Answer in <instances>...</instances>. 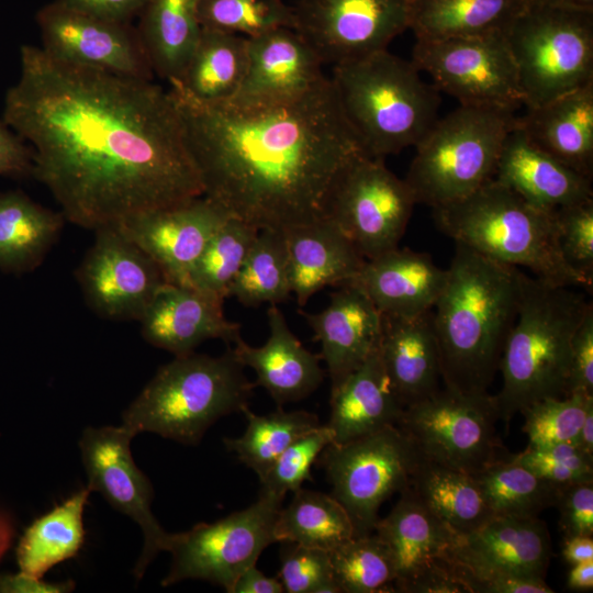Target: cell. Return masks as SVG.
Returning <instances> with one entry per match:
<instances>
[{"mask_svg": "<svg viewBox=\"0 0 593 593\" xmlns=\"http://www.w3.org/2000/svg\"><path fill=\"white\" fill-rule=\"evenodd\" d=\"M2 120L31 144L32 177L80 227L203 195L179 109L153 80L63 64L24 45Z\"/></svg>", "mask_w": 593, "mask_h": 593, "instance_id": "obj_1", "label": "cell"}, {"mask_svg": "<svg viewBox=\"0 0 593 593\" xmlns=\"http://www.w3.org/2000/svg\"><path fill=\"white\" fill-rule=\"evenodd\" d=\"M169 92L203 195L258 230L326 219L343 174L365 154L327 77L294 100L258 107Z\"/></svg>", "mask_w": 593, "mask_h": 593, "instance_id": "obj_2", "label": "cell"}, {"mask_svg": "<svg viewBox=\"0 0 593 593\" xmlns=\"http://www.w3.org/2000/svg\"><path fill=\"white\" fill-rule=\"evenodd\" d=\"M522 273L456 243L446 284L432 309L446 389L489 393L516 317Z\"/></svg>", "mask_w": 593, "mask_h": 593, "instance_id": "obj_3", "label": "cell"}, {"mask_svg": "<svg viewBox=\"0 0 593 593\" xmlns=\"http://www.w3.org/2000/svg\"><path fill=\"white\" fill-rule=\"evenodd\" d=\"M578 289L523 271L516 317L499 367L503 383L493 395L499 419L508 423L537 401L568 395L572 338L592 306Z\"/></svg>", "mask_w": 593, "mask_h": 593, "instance_id": "obj_4", "label": "cell"}, {"mask_svg": "<svg viewBox=\"0 0 593 593\" xmlns=\"http://www.w3.org/2000/svg\"><path fill=\"white\" fill-rule=\"evenodd\" d=\"M419 72L388 49L334 66L343 115L367 156L384 159L415 147L438 119V90Z\"/></svg>", "mask_w": 593, "mask_h": 593, "instance_id": "obj_5", "label": "cell"}, {"mask_svg": "<svg viewBox=\"0 0 593 593\" xmlns=\"http://www.w3.org/2000/svg\"><path fill=\"white\" fill-rule=\"evenodd\" d=\"M433 211L437 227L455 243L544 281L589 290L560 254L555 212L533 205L495 179Z\"/></svg>", "mask_w": 593, "mask_h": 593, "instance_id": "obj_6", "label": "cell"}, {"mask_svg": "<svg viewBox=\"0 0 593 593\" xmlns=\"http://www.w3.org/2000/svg\"><path fill=\"white\" fill-rule=\"evenodd\" d=\"M228 345L220 356H176L161 366L122 414L135 435L150 432L183 445H198L221 417L248 405L256 384Z\"/></svg>", "mask_w": 593, "mask_h": 593, "instance_id": "obj_7", "label": "cell"}, {"mask_svg": "<svg viewBox=\"0 0 593 593\" xmlns=\"http://www.w3.org/2000/svg\"><path fill=\"white\" fill-rule=\"evenodd\" d=\"M515 121L513 110L461 104L438 118L416 144L404 178L416 203L448 205L492 179Z\"/></svg>", "mask_w": 593, "mask_h": 593, "instance_id": "obj_8", "label": "cell"}, {"mask_svg": "<svg viewBox=\"0 0 593 593\" xmlns=\"http://www.w3.org/2000/svg\"><path fill=\"white\" fill-rule=\"evenodd\" d=\"M503 34L525 108L593 81V9L526 5Z\"/></svg>", "mask_w": 593, "mask_h": 593, "instance_id": "obj_9", "label": "cell"}, {"mask_svg": "<svg viewBox=\"0 0 593 593\" xmlns=\"http://www.w3.org/2000/svg\"><path fill=\"white\" fill-rule=\"evenodd\" d=\"M422 456L412 440L390 425L359 438L329 444L318 456L332 495L346 510L355 536L370 535L383 502L410 485Z\"/></svg>", "mask_w": 593, "mask_h": 593, "instance_id": "obj_10", "label": "cell"}, {"mask_svg": "<svg viewBox=\"0 0 593 593\" xmlns=\"http://www.w3.org/2000/svg\"><path fill=\"white\" fill-rule=\"evenodd\" d=\"M493 395L463 394L443 387L404 407L396 426L423 459L475 474L506 456L496 434Z\"/></svg>", "mask_w": 593, "mask_h": 593, "instance_id": "obj_11", "label": "cell"}, {"mask_svg": "<svg viewBox=\"0 0 593 593\" xmlns=\"http://www.w3.org/2000/svg\"><path fill=\"white\" fill-rule=\"evenodd\" d=\"M283 499L258 495L248 507L214 522L172 534L171 566L161 585L203 580L231 593L237 578L255 566L262 551L277 542L273 526Z\"/></svg>", "mask_w": 593, "mask_h": 593, "instance_id": "obj_12", "label": "cell"}, {"mask_svg": "<svg viewBox=\"0 0 593 593\" xmlns=\"http://www.w3.org/2000/svg\"><path fill=\"white\" fill-rule=\"evenodd\" d=\"M412 61L427 72L437 90L461 105L515 111L523 94L511 49L503 32L416 41Z\"/></svg>", "mask_w": 593, "mask_h": 593, "instance_id": "obj_13", "label": "cell"}, {"mask_svg": "<svg viewBox=\"0 0 593 593\" xmlns=\"http://www.w3.org/2000/svg\"><path fill=\"white\" fill-rule=\"evenodd\" d=\"M384 159L358 155L338 181L327 217L354 243L366 260L399 247L415 198Z\"/></svg>", "mask_w": 593, "mask_h": 593, "instance_id": "obj_14", "label": "cell"}, {"mask_svg": "<svg viewBox=\"0 0 593 593\" xmlns=\"http://www.w3.org/2000/svg\"><path fill=\"white\" fill-rule=\"evenodd\" d=\"M411 0H298L294 30L323 64L361 58L409 29Z\"/></svg>", "mask_w": 593, "mask_h": 593, "instance_id": "obj_15", "label": "cell"}, {"mask_svg": "<svg viewBox=\"0 0 593 593\" xmlns=\"http://www.w3.org/2000/svg\"><path fill=\"white\" fill-rule=\"evenodd\" d=\"M136 435L125 427H87L79 440L90 492H99L116 511L127 515L144 535L142 553L134 568L138 579L160 551H168L171 535L152 513L153 485L134 462L131 441Z\"/></svg>", "mask_w": 593, "mask_h": 593, "instance_id": "obj_16", "label": "cell"}, {"mask_svg": "<svg viewBox=\"0 0 593 593\" xmlns=\"http://www.w3.org/2000/svg\"><path fill=\"white\" fill-rule=\"evenodd\" d=\"M36 21L41 48L56 61L128 78L154 79L137 29L130 22L93 16L57 1L43 7Z\"/></svg>", "mask_w": 593, "mask_h": 593, "instance_id": "obj_17", "label": "cell"}, {"mask_svg": "<svg viewBox=\"0 0 593 593\" xmlns=\"http://www.w3.org/2000/svg\"><path fill=\"white\" fill-rule=\"evenodd\" d=\"M94 232V242L75 273L85 300L103 318L138 321L168 282L156 262L116 225Z\"/></svg>", "mask_w": 593, "mask_h": 593, "instance_id": "obj_18", "label": "cell"}, {"mask_svg": "<svg viewBox=\"0 0 593 593\" xmlns=\"http://www.w3.org/2000/svg\"><path fill=\"white\" fill-rule=\"evenodd\" d=\"M374 534L388 546L395 568V592L469 593L447 561L456 534L432 514L409 486Z\"/></svg>", "mask_w": 593, "mask_h": 593, "instance_id": "obj_19", "label": "cell"}, {"mask_svg": "<svg viewBox=\"0 0 593 593\" xmlns=\"http://www.w3.org/2000/svg\"><path fill=\"white\" fill-rule=\"evenodd\" d=\"M550 537L538 517L493 516L478 529L456 535L447 560L469 593L494 574L546 579Z\"/></svg>", "mask_w": 593, "mask_h": 593, "instance_id": "obj_20", "label": "cell"}, {"mask_svg": "<svg viewBox=\"0 0 593 593\" xmlns=\"http://www.w3.org/2000/svg\"><path fill=\"white\" fill-rule=\"evenodd\" d=\"M228 217L216 203L201 195L141 213L116 226L156 262L168 283L190 287L194 264Z\"/></svg>", "mask_w": 593, "mask_h": 593, "instance_id": "obj_21", "label": "cell"}, {"mask_svg": "<svg viewBox=\"0 0 593 593\" xmlns=\"http://www.w3.org/2000/svg\"><path fill=\"white\" fill-rule=\"evenodd\" d=\"M323 61L309 43L291 27H278L247 37L244 80L227 102L258 107L294 100L324 78Z\"/></svg>", "mask_w": 593, "mask_h": 593, "instance_id": "obj_22", "label": "cell"}, {"mask_svg": "<svg viewBox=\"0 0 593 593\" xmlns=\"http://www.w3.org/2000/svg\"><path fill=\"white\" fill-rule=\"evenodd\" d=\"M141 334L150 345L183 356L209 339L227 345L240 337V324L230 321L223 301L192 287L166 283L141 318Z\"/></svg>", "mask_w": 593, "mask_h": 593, "instance_id": "obj_23", "label": "cell"}, {"mask_svg": "<svg viewBox=\"0 0 593 593\" xmlns=\"http://www.w3.org/2000/svg\"><path fill=\"white\" fill-rule=\"evenodd\" d=\"M338 288L322 311L299 310L321 345L320 356L326 365L331 391L379 348L382 329L381 313L359 288Z\"/></svg>", "mask_w": 593, "mask_h": 593, "instance_id": "obj_24", "label": "cell"}, {"mask_svg": "<svg viewBox=\"0 0 593 593\" xmlns=\"http://www.w3.org/2000/svg\"><path fill=\"white\" fill-rule=\"evenodd\" d=\"M493 179L549 212L593 198L592 179L534 144L517 116L504 138Z\"/></svg>", "mask_w": 593, "mask_h": 593, "instance_id": "obj_25", "label": "cell"}, {"mask_svg": "<svg viewBox=\"0 0 593 593\" xmlns=\"http://www.w3.org/2000/svg\"><path fill=\"white\" fill-rule=\"evenodd\" d=\"M446 281L447 269L428 254L396 247L366 260L347 284L359 288L381 315L414 317L432 311Z\"/></svg>", "mask_w": 593, "mask_h": 593, "instance_id": "obj_26", "label": "cell"}, {"mask_svg": "<svg viewBox=\"0 0 593 593\" xmlns=\"http://www.w3.org/2000/svg\"><path fill=\"white\" fill-rule=\"evenodd\" d=\"M267 318L269 336L264 345L250 346L240 336L231 346L239 362L255 371V384L282 406L312 394L324 381L325 371L320 354L302 345L277 305L268 307Z\"/></svg>", "mask_w": 593, "mask_h": 593, "instance_id": "obj_27", "label": "cell"}, {"mask_svg": "<svg viewBox=\"0 0 593 593\" xmlns=\"http://www.w3.org/2000/svg\"><path fill=\"white\" fill-rule=\"evenodd\" d=\"M283 232L291 292L300 306L325 287L349 283L366 262L354 243L328 217Z\"/></svg>", "mask_w": 593, "mask_h": 593, "instance_id": "obj_28", "label": "cell"}, {"mask_svg": "<svg viewBox=\"0 0 593 593\" xmlns=\"http://www.w3.org/2000/svg\"><path fill=\"white\" fill-rule=\"evenodd\" d=\"M379 353L404 407L443 388L432 311L414 317L382 315Z\"/></svg>", "mask_w": 593, "mask_h": 593, "instance_id": "obj_29", "label": "cell"}, {"mask_svg": "<svg viewBox=\"0 0 593 593\" xmlns=\"http://www.w3.org/2000/svg\"><path fill=\"white\" fill-rule=\"evenodd\" d=\"M517 121L539 148L592 179L593 81L541 105L526 108Z\"/></svg>", "mask_w": 593, "mask_h": 593, "instance_id": "obj_30", "label": "cell"}, {"mask_svg": "<svg viewBox=\"0 0 593 593\" xmlns=\"http://www.w3.org/2000/svg\"><path fill=\"white\" fill-rule=\"evenodd\" d=\"M329 404L326 425L336 444L396 425L404 410L384 370L379 348L331 391Z\"/></svg>", "mask_w": 593, "mask_h": 593, "instance_id": "obj_31", "label": "cell"}, {"mask_svg": "<svg viewBox=\"0 0 593 593\" xmlns=\"http://www.w3.org/2000/svg\"><path fill=\"white\" fill-rule=\"evenodd\" d=\"M65 217L20 190L0 192V270L21 275L37 268L56 243Z\"/></svg>", "mask_w": 593, "mask_h": 593, "instance_id": "obj_32", "label": "cell"}, {"mask_svg": "<svg viewBox=\"0 0 593 593\" xmlns=\"http://www.w3.org/2000/svg\"><path fill=\"white\" fill-rule=\"evenodd\" d=\"M136 29L154 75L178 80L202 31L198 0H148Z\"/></svg>", "mask_w": 593, "mask_h": 593, "instance_id": "obj_33", "label": "cell"}, {"mask_svg": "<svg viewBox=\"0 0 593 593\" xmlns=\"http://www.w3.org/2000/svg\"><path fill=\"white\" fill-rule=\"evenodd\" d=\"M246 69L247 37L202 29L182 75L169 83L203 103L227 102L237 93Z\"/></svg>", "mask_w": 593, "mask_h": 593, "instance_id": "obj_34", "label": "cell"}, {"mask_svg": "<svg viewBox=\"0 0 593 593\" xmlns=\"http://www.w3.org/2000/svg\"><path fill=\"white\" fill-rule=\"evenodd\" d=\"M409 489L456 535L471 533L495 516L472 474L423 458Z\"/></svg>", "mask_w": 593, "mask_h": 593, "instance_id": "obj_35", "label": "cell"}, {"mask_svg": "<svg viewBox=\"0 0 593 593\" xmlns=\"http://www.w3.org/2000/svg\"><path fill=\"white\" fill-rule=\"evenodd\" d=\"M524 8V0H411L409 29L416 41L503 32Z\"/></svg>", "mask_w": 593, "mask_h": 593, "instance_id": "obj_36", "label": "cell"}, {"mask_svg": "<svg viewBox=\"0 0 593 593\" xmlns=\"http://www.w3.org/2000/svg\"><path fill=\"white\" fill-rule=\"evenodd\" d=\"M89 494L88 488L77 491L24 530L15 550L20 571L42 578L78 553L85 541L83 511Z\"/></svg>", "mask_w": 593, "mask_h": 593, "instance_id": "obj_37", "label": "cell"}, {"mask_svg": "<svg viewBox=\"0 0 593 593\" xmlns=\"http://www.w3.org/2000/svg\"><path fill=\"white\" fill-rule=\"evenodd\" d=\"M273 535L277 542L332 551L355 533L346 510L332 494L301 488L289 505L280 508Z\"/></svg>", "mask_w": 593, "mask_h": 593, "instance_id": "obj_38", "label": "cell"}, {"mask_svg": "<svg viewBox=\"0 0 593 593\" xmlns=\"http://www.w3.org/2000/svg\"><path fill=\"white\" fill-rule=\"evenodd\" d=\"M240 412L247 421L244 434L224 438L223 443L259 480L293 441L322 425L316 414L304 410L284 411L278 406L258 415L247 405Z\"/></svg>", "mask_w": 593, "mask_h": 593, "instance_id": "obj_39", "label": "cell"}, {"mask_svg": "<svg viewBox=\"0 0 593 593\" xmlns=\"http://www.w3.org/2000/svg\"><path fill=\"white\" fill-rule=\"evenodd\" d=\"M291 294L284 232L259 230L230 287L228 298H235L244 306H258L264 303L277 305Z\"/></svg>", "mask_w": 593, "mask_h": 593, "instance_id": "obj_40", "label": "cell"}, {"mask_svg": "<svg viewBox=\"0 0 593 593\" xmlns=\"http://www.w3.org/2000/svg\"><path fill=\"white\" fill-rule=\"evenodd\" d=\"M472 475L495 516L538 517L556 506L561 490L515 461L511 452Z\"/></svg>", "mask_w": 593, "mask_h": 593, "instance_id": "obj_41", "label": "cell"}, {"mask_svg": "<svg viewBox=\"0 0 593 593\" xmlns=\"http://www.w3.org/2000/svg\"><path fill=\"white\" fill-rule=\"evenodd\" d=\"M259 230L228 217L194 264L189 286L224 302Z\"/></svg>", "mask_w": 593, "mask_h": 593, "instance_id": "obj_42", "label": "cell"}, {"mask_svg": "<svg viewBox=\"0 0 593 593\" xmlns=\"http://www.w3.org/2000/svg\"><path fill=\"white\" fill-rule=\"evenodd\" d=\"M340 593L395 592V568L385 542L374 533L354 536L329 551Z\"/></svg>", "mask_w": 593, "mask_h": 593, "instance_id": "obj_43", "label": "cell"}, {"mask_svg": "<svg viewBox=\"0 0 593 593\" xmlns=\"http://www.w3.org/2000/svg\"><path fill=\"white\" fill-rule=\"evenodd\" d=\"M198 18L202 29L245 37L295 24L293 8L282 0H198Z\"/></svg>", "mask_w": 593, "mask_h": 593, "instance_id": "obj_44", "label": "cell"}, {"mask_svg": "<svg viewBox=\"0 0 593 593\" xmlns=\"http://www.w3.org/2000/svg\"><path fill=\"white\" fill-rule=\"evenodd\" d=\"M593 395L572 393L561 398H546L522 411L523 432L530 446L562 443L574 444L579 429L590 407Z\"/></svg>", "mask_w": 593, "mask_h": 593, "instance_id": "obj_45", "label": "cell"}, {"mask_svg": "<svg viewBox=\"0 0 593 593\" xmlns=\"http://www.w3.org/2000/svg\"><path fill=\"white\" fill-rule=\"evenodd\" d=\"M332 443H334V436L326 424L298 438L259 480V494L284 500L288 492L294 493L302 488L304 481H312L311 467Z\"/></svg>", "mask_w": 593, "mask_h": 593, "instance_id": "obj_46", "label": "cell"}, {"mask_svg": "<svg viewBox=\"0 0 593 593\" xmlns=\"http://www.w3.org/2000/svg\"><path fill=\"white\" fill-rule=\"evenodd\" d=\"M557 239L567 266L593 287V198L555 211Z\"/></svg>", "mask_w": 593, "mask_h": 593, "instance_id": "obj_47", "label": "cell"}, {"mask_svg": "<svg viewBox=\"0 0 593 593\" xmlns=\"http://www.w3.org/2000/svg\"><path fill=\"white\" fill-rule=\"evenodd\" d=\"M512 457L537 477L560 489L593 480V458L584 455L572 443L528 445L525 450L512 454Z\"/></svg>", "mask_w": 593, "mask_h": 593, "instance_id": "obj_48", "label": "cell"}, {"mask_svg": "<svg viewBox=\"0 0 593 593\" xmlns=\"http://www.w3.org/2000/svg\"><path fill=\"white\" fill-rule=\"evenodd\" d=\"M277 578L288 593H340L333 577L329 551L287 542Z\"/></svg>", "mask_w": 593, "mask_h": 593, "instance_id": "obj_49", "label": "cell"}, {"mask_svg": "<svg viewBox=\"0 0 593 593\" xmlns=\"http://www.w3.org/2000/svg\"><path fill=\"white\" fill-rule=\"evenodd\" d=\"M555 507L563 537L593 536V480L562 488Z\"/></svg>", "mask_w": 593, "mask_h": 593, "instance_id": "obj_50", "label": "cell"}, {"mask_svg": "<svg viewBox=\"0 0 593 593\" xmlns=\"http://www.w3.org/2000/svg\"><path fill=\"white\" fill-rule=\"evenodd\" d=\"M572 393L593 395V305L572 338L568 395Z\"/></svg>", "mask_w": 593, "mask_h": 593, "instance_id": "obj_51", "label": "cell"}, {"mask_svg": "<svg viewBox=\"0 0 593 593\" xmlns=\"http://www.w3.org/2000/svg\"><path fill=\"white\" fill-rule=\"evenodd\" d=\"M33 150L26 142L0 120V176L32 177Z\"/></svg>", "mask_w": 593, "mask_h": 593, "instance_id": "obj_52", "label": "cell"}, {"mask_svg": "<svg viewBox=\"0 0 593 593\" xmlns=\"http://www.w3.org/2000/svg\"><path fill=\"white\" fill-rule=\"evenodd\" d=\"M70 9L118 22L139 15L148 0H55Z\"/></svg>", "mask_w": 593, "mask_h": 593, "instance_id": "obj_53", "label": "cell"}, {"mask_svg": "<svg viewBox=\"0 0 593 593\" xmlns=\"http://www.w3.org/2000/svg\"><path fill=\"white\" fill-rule=\"evenodd\" d=\"M545 579L519 574H494L474 583L472 593H552Z\"/></svg>", "mask_w": 593, "mask_h": 593, "instance_id": "obj_54", "label": "cell"}, {"mask_svg": "<svg viewBox=\"0 0 593 593\" xmlns=\"http://www.w3.org/2000/svg\"><path fill=\"white\" fill-rule=\"evenodd\" d=\"M75 588L72 581L47 583L42 578L20 571L0 574V593H65Z\"/></svg>", "mask_w": 593, "mask_h": 593, "instance_id": "obj_55", "label": "cell"}, {"mask_svg": "<svg viewBox=\"0 0 593 593\" xmlns=\"http://www.w3.org/2000/svg\"><path fill=\"white\" fill-rule=\"evenodd\" d=\"M280 580L267 577L257 567L246 569L235 581L231 593H282Z\"/></svg>", "mask_w": 593, "mask_h": 593, "instance_id": "obj_56", "label": "cell"}, {"mask_svg": "<svg viewBox=\"0 0 593 593\" xmlns=\"http://www.w3.org/2000/svg\"><path fill=\"white\" fill-rule=\"evenodd\" d=\"M561 556L569 566L593 560L592 536L563 537Z\"/></svg>", "mask_w": 593, "mask_h": 593, "instance_id": "obj_57", "label": "cell"}, {"mask_svg": "<svg viewBox=\"0 0 593 593\" xmlns=\"http://www.w3.org/2000/svg\"><path fill=\"white\" fill-rule=\"evenodd\" d=\"M567 588L571 591L586 592L593 589V560L570 566Z\"/></svg>", "mask_w": 593, "mask_h": 593, "instance_id": "obj_58", "label": "cell"}, {"mask_svg": "<svg viewBox=\"0 0 593 593\" xmlns=\"http://www.w3.org/2000/svg\"><path fill=\"white\" fill-rule=\"evenodd\" d=\"M574 445L588 457L593 458V406L589 409L575 437Z\"/></svg>", "mask_w": 593, "mask_h": 593, "instance_id": "obj_59", "label": "cell"}, {"mask_svg": "<svg viewBox=\"0 0 593 593\" xmlns=\"http://www.w3.org/2000/svg\"><path fill=\"white\" fill-rule=\"evenodd\" d=\"M526 5H548L573 9H593V0H524Z\"/></svg>", "mask_w": 593, "mask_h": 593, "instance_id": "obj_60", "label": "cell"}, {"mask_svg": "<svg viewBox=\"0 0 593 593\" xmlns=\"http://www.w3.org/2000/svg\"><path fill=\"white\" fill-rule=\"evenodd\" d=\"M13 527L8 517L0 513V559L10 546Z\"/></svg>", "mask_w": 593, "mask_h": 593, "instance_id": "obj_61", "label": "cell"}]
</instances>
